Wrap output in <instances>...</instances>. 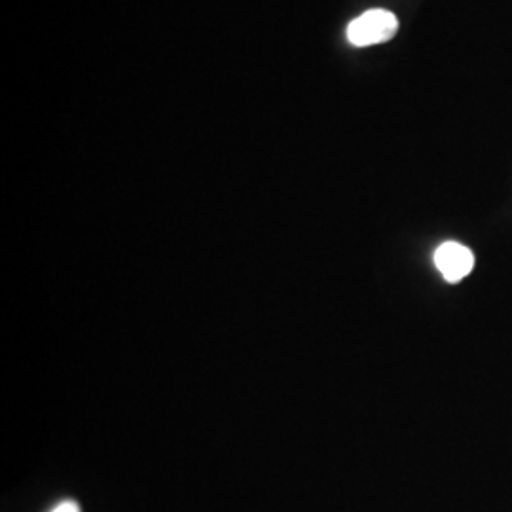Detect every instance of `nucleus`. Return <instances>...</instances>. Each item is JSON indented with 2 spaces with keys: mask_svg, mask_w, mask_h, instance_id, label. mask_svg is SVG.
Returning a JSON list of instances; mask_svg holds the SVG:
<instances>
[{
  "mask_svg": "<svg viewBox=\"0 0 512 512\" xmlns=\"http://www.w3.org/2000/svg\"><path fill=\"white\" fill-rule=\"evenodd\" d=\"M399 31V19L384 8H374L353 19L348 25L346 37L357 48L376 46L389 42Z\"/></svg>",
  "mask_w": 512,
  "mask_h": 512,
  "instance_id": "f257e3e1",
  "label": "nucleus"
},
{
  "mask_svg": "<svg viewBox=\"0 0 512 512\" xmlns=\"http://www.w3.org/2000/svg\"><path fill=\"white\" fill-rule=\"evenodd\" d=\"M435 266L448 283H459L471 274L475 266V256L469 247L456 241H446L435 251Z\"/></svg>",
  "mask_w": 512,
  "mask_h": 512,
  "instance_id": "f03ea898",
  "label": "nucleus"
},
{
  "mask_svg": "<svg viewBox=\"0 0 512 512\" xmlns=\"http://www.w3.org/2000/svg\"><path fill=\"white\" fill-rule=\"evenodd\" d=\"M50 512H80V507L74 501H63Z\"/></svg>",
  "mask_w": 512,
  "mask_h": 512,
  "instance_id": "7ed1b4c3",
  "label": "nucleus"
}]
</instances>
